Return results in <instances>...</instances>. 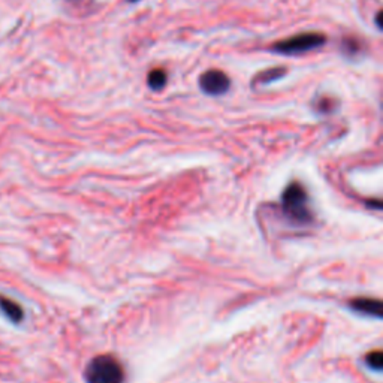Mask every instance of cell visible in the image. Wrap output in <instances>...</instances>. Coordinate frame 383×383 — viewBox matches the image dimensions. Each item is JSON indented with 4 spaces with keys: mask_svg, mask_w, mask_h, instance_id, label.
Segmentation results:
<instances>
[{
    "mask_svg": "<svg viewBox=\"0 0 383 383\" xmlns=\"http://www.w3.org/2000/svg\"><path fill=\"white\" fill-rule=\"evenodd\" d=\"M84 378L87 383H123L125 370L111 355H99L88 362Z\"/></svg>",
    "mask_w": 383,
    "mask_h": 383,
    "instance_id": "cell-2",
    "label": "cell"
},
{
    "mask_svg": "<svg viewBox=\"0 0 383 383\" xmlns=\"http://www.w3.org/2000/svg\"><path fill=\"white\" fill-rule=\"evenodd\" d=\"M199 86L203 93H207L210 96H222L230 90L231 79L222 71L210 69L201 75Z\"/></svg>",
    "mask_w": 383,
    "mask_h": 383,
    "instance_id": "cell-4",
    "label": "cell"
},
{
    "mask_svg": "<svg viewBox=\"0 0 383 383\" xmlns=\"http://www.w3.org/2000/svg\"><path fill=\"white\" fill-rule=\"evenodd\" d=\"M0 312L14 323H20L24 319V310L18 303H15L11 298L0 295Z\"/></svg>",
    "mask_w": 383,
    "mask_h": 383,
    "instance_id": "cell-5",
    "label": "cell"
},
{
    "mask_svg": "<svg viewBox=\"0 0 383 383\" xmlns=\"http://www.w3.org/2000/svg\"><path fill=\"white\" fill-rule=\"evenodd\" d=\"M282 208L292 223L307 225L312 222V211L308 207L307 192L298 183H292L286 187L282 198Z\"/></svg>",
    "mask_w": 383,
    "mask_h": 383,
    "instance_id": "cell-1",
    "label": "cell"
},
{
    "mask_svg": "<svg viewBox=\"0 0 383 383\" xmlns=\"http://www.w3.org/2000/svg\"><path fill=\"white\" fill-rule=\"evenodd\" d=\"M168 77L164 69H153L149 73V86L151 90H162L165 87Z\"/></svg>",
    "mask_w": 383,
    "mask_h": 383,
    "instance_id": "cell-7",
    "label": "cell"
},
{
    "mask_svg": "<svg viewBox=\"0 0 383 383\" xmlns=\"http://www.w3.org/2000/svg\"><path fill=\"white\" fill-rule=\"evenodd\" d=\"M284 73H286V69H283V68H277V69H268L262 73H259V75L256 77L255 79V83H259V84H268V83H271V81H275V79H279L282 78Z\"/></svg>",
    "mask_w": 383,
    "mask_h": 383,
    "instance_id": "cell-8",
    "label": "cell"
},
{
    "mask_svg": "<svg viewBox=\"0 0 383 383\" xmlns=\"http://www.w3.org/2000/svg\"><path fill=\"white\" fill-rule=\"evenodd\" d=\"M129 2H138V0H129Z\"/></svg>",
    "mask_w": 383,
    "mask_h": 383,
    "instance_id": "cell-10",
    "label": "cell"
},
{
    "mask_svg": "<svg viewBox=\"0 0 383 383\" xmlns=\"http://www.w3.org/2000/svg\"><path fill=\"white\" fill-rule=\"evenodd\" d=\"M327 42V38L322 34H301L289 39L280 40L273 45V50L279 54H303L307 51L316 50Z\"/></svg>",
    "mask_w": 383,
    "mask_h": 383,
    "instance_id": "cell-3",
    "label": "cell"
},
{
    "mask_svg": "<svg viewBox=\"0 0 383 383\" xmlns=\"http://www.w3.org/2000/svg\"><path fill=\"white\" fill-rule=\"evenodd\" d=\"M350 307L354 308L355 312L358 313H364L369 316H374V317H380L382 316V306L379 301L376 299H370V298H358L355 301L350 303Z\"/></svg>",
    "mask_w": 383,
    "mask_h": 383,
    "instance_id": "cell-6",
    "label": "cell"
},
{
    "mask_svg": "<svg viewBox=\"0 0 383 383\" xmlns=\"http://www.w3.org/2000/svg\"><path fill=\"white\" fill-rule=\"evenodd\" d=\"M365 361H367V365L370 367V369H373V370H382V365H383V356H382V354L379 352H371V354H369L367 355V358H365Z\"/></svg>",
    "mask_w": 383,
    "mask_h": 383,
    "instance_id": "cell-9",
    "label": "cell"
}]
</instances>
